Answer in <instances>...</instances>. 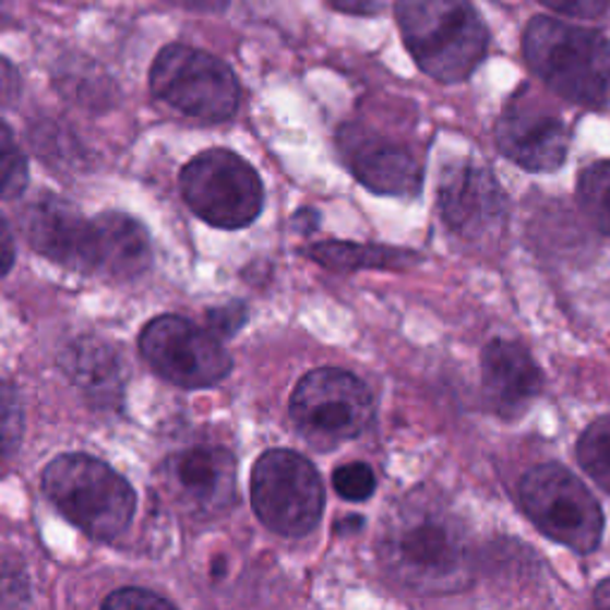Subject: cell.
Masks as SVG:
<instances>
[{
    "instance_id": "obj_1",
    "label": "cell",
    "mask_w": 610,
    "mask_h": 610,
    "mask_svg": "<svg viewBox=\"0 0 610 610\" xmlns=\"http://www.w3.org/2000/svg\"><path fill=\"white\" fill-rule=\"evenodd\" d=\"M380 563L404 589L451 594L470 579V543L458 515L436 494L412 491L380 529Z\"/></svg>"
},
{
    "instance_id": "obj_2",
    "label": "cell",
    "mask_w": 610,
    "mask_h": 610,
    "mask_svg": "<svg viewBox=\"0 0 610 610\" xmlns=\"http://www.w3.org/2000/svg\"><path fill=\"white\" fill-rule=\"evenodd\" d=\"M400 36L415 64L441 84H458L485 60L487 24L473 0H396Z\"/></svg>"
},
{
    "instance_id": "obj_3",
    "label": "cell",
    "mask_w": 610,
    "mask_h": 610,
    "mask_svg": "<svg viewBox=\"0 0 610 610\" xmlns=\"http://www.w3.org/2000/svg\"><path fill=\"white\" fill-rule=\"evenodd\" d=\"M523 53L558 96L584 108L610 106V41L601 32L537 15L523 34Z\"/></svg>"
},
{
    "instance_id": "obj_4",
    "label": "cell",
    "mask_w": 610,
    "mask_h": 610,
    "mask_svg": "<svg viewBox=\"0 0 610 610\" xmlns=\"http://www.w3.org/2000/svg\"><path fill=\"white\" fill-rule=\"evenodd\" d=\"M44 491L72 525L103 541L124 535L136 513L132 485L86 453H68L50 463L44 470Z\"/></svg>"
},
{
    "instance_id": "obj_5",
    "label": "cell",
    "mask_w": 610,
    "mask_h": 610,
    "mask_svg": "<svg viewBox=\"0 0 610 610\" xmlns=\"http://www.w3.org/2000/svg\"><path fill=\"white\" fill-rule=\"evenodd\" d=\"M289 412L310 446L330 451L368 430L374 400L356 374L318 368L298 382Z\"/></svg>"
},
{
    "instance_id": "obj_6",
    "label": "cell",
    "mask_w": 610,
    "mask_h": 610,
    "mask_svg": "<svg viewBox=\"0 0 610 610\" xmlns=\"http://www.w3.org/2000/svg\"><path fill=\"white\" fill-rule=\"evenodd\" d=\"M523 511L543 537L577 553L601 543L603 513L591 491L563 465H539L521 482Z\"/></svg>"
},
{
    "instance_id": "obj_7",
    "label": "cell",
    "mask_w": 610,
    "mask_h": 610,
    "mask_svg": "<svg viewBox=\"0 0 610 610\" xmlns=\"http://www.w3.org/2000/svg\"><path fill=\"white\" fill-rule=\"evenodd\" d=\"M151 91L167 106L205 122L229 120L241 100L229 64L184 44L163 48L153 60Z\"/></svg>"
},
{
    "instance_id": "obj_8",
    "label": "cell",
    "mask_w": 610,
    "mask_h": 610,
    "mask_svg": "<svg viewBox=\"0 0 610 610\" xmlns=\"http://www.w3.org/2000/svg\"><path fill=\"white\" fill-rule=\"evenodd\" d=\"M251 503L261 523L282 537L313 531L324 511V487L308 458L296 451H265L251 473Z\"/></svg>"
},
{
    "instance_id": "obj_9",
    "label": "cell",
    "mask_w": 610,
    "mask_h": 610,
    "mask_svg": "<svg viewBox=\"0 0 610 610\" xmlns=\"http://www.w3.org/2000/svg\"><path fill=\"white\" fill-rule=\"evenodd\" d=\"M179 187L191 211L219 229L249 227L265 203L261 177L227 148L199 153L181 170Z\"/></svg>"
},
{
    "instance_id": "obj_10",
    "label": "cell",
    "mask_w": 610,
    "mask_h": 610,
    "mask_svg": "<svg viewBox=\"0 0 610 610\" xmlns=\"http://www.w3.org/2000/svg\"><path fill=\"white\" fill-rule=\"evenodd\" d=\"M139 348L160 378L184 388L215 386L231 372V358L217 336L177 315L151 320Z\"/></svg>"
},
{
    "instance_id": "obj_11",
    "label": "cell",
    "mask_w": 610,
    "mask_h": 610,
    "mask_svg": "<svg viewBox=\"0 0 610 610\" xmlns=\"http://www.w3.org/2000/svg\"><path fill=\"white\" fill-rule=\"evenodd\" d=\"M441 219L467 241L494 237L505 225V193L485 165L461 160L448 165L439 181Z\"/></svg>"
},
{
    "instance_id": "obj_12",
    "label": "cell",
    "mask_w": 610,
    "mask_h": 610,
    "mask_svg": "<svg viewBox=\"0 0 610 610\" xmlns=\"http://www.w3.org/2000/svg\"><path fill=\"white\" fill-rule=\"evenodd\" d=\"M336 144L362 187L386 196H418L422 165L406 146L358 124L342 127Z\"/></svg>"
},
{
    "instance_id": "obj_13",
    "label": "cell",
    "mask_w": 610,
    "mask_h": 610,
    "mask_svg": "<svg viewBox=\"0 0 610 610\" xmlns=\"http://www.w3.org/2000/svg\"><path fill=\"white\" fill-rule=\"evenodd\" d=\"M497 146L529 172H553L567 158L570 132L558 115L513 100L497 122Z\"/></svg>"
},
{
    "instance_id": "obj_14",
    "label": "cell",
    "mask_w": 610,
    "mask_h": 610,
    "mask_svg": "<svg viewBox=\"0 0 610 610\" xmlns=\"http://www.w3.org/2000/svg\"><path fill=\"white\" fill-rule=\"evenodd\" d=\"M24 237L34 249L62 267L91 272V219L58 196L34 201L22 217Z\"/></svg>"
},
{
    "instance_id": "obj_15",
    "label": "cell",
    "mask_w": 610,
    "mask_h": 610,
    "mask_svg": "<svg viewBox=\"0 0 610 610\" xmlns=\"http://www.w3.org/2000/svg\"><path fill=\"white\" fill-rule=\"evenodd\" d=\"M170 477L184 505L201 515L225 513L237 499V461L223 446H193L179 453Z\"/></svg>"
},
{
    "instance_id": "obj_16",
    "label": "cell",
    "mask_w": 610,
    "mask_h": 610,
    "mask_svg": "<svg viewBox=\"0 0 610 610\" xmlns=\"http://www.w3.org/2000/svg\"><path fill=\"white\" fill-rule=\"evenodd\" d=\"M482 382L501 418H521L541 392V370L523 344L494 339L482 350Z\"/></svg>"
},
{
    "instance_id": "obj_17",
    "label": "cell",
    "mask_w": 610,
    "mask_h": 610,
    "mask_svg": "<svg viewBox=\"0 0 610 610\" xmlns=\"http://www.w3.org/2000/svg\"><path fill=\"white\" fill-rule=\"evenodd\" d=\"M60 362L91 406L103 410L120 406L127 388V360L117 346L96 336H82L64 348Z\"/></svg>"
},
{
    "instance_id": "obj_18",
    "label": "cell",
    "mask_w": 610,
    "mask_h": 610,
    "mask_svg": "<svg viewBox=\"0 0 610 610\" xmlns=\"http://www.w3.org/2000/svg\"><path fill=\"white\" fill-rule=\"evenodd\" d=\"M91 272L112 279H134L151 267L146 227L124 213H100L91 219Z\"/></svg>"
},
{
    "instance_id": "obj_19",
    "label": "cell",
    "mask_w": 610,
    "mask_h": 610,
    "mask_svg": "<svg viewBox=\"0 0 610 610\" xmlns=\"http://www.w3.org/2000/svg\"><path fill=\"white\" fill-rule=\"evenodd\" d=\"M310 261H315L330 270H404L422 258L412 251L404 249H388V246H362V243H346V241H324L310 246L303 251Z\"/></svg>"
},
{
    "instance_id": "obj_20",
    "label": "cell",
    "mask_w": 610,
    "mask_h": 610,
    "mask_svg": "<svg viewBox=\"0 0 610 610\" xmlns=\"http://www.w3.org/2000/svg\"><path fill=\"white\" fill-rule=\"evenodd\" d=\"M577 458L584 473L610 494V415L584 430L577 441Z\"/></svg>"
},
{
    "instance_id": "obj_21",
    "label": "cell",
    "mask_w": 610,
    "mask_h": 610,
    "mask_svg": "<svg viewBox=\"0 0 610 610\" xmlns=\"http://www.w3.org/2000/svg\"><path fill=\"white\" fill-rule=\"evenodd\" d=\"M60 88L64 91V96L80 100L82 106H91V103L108 106L110 96L115 94L108 74H103L96 64H91L88 60H82L80 64L74 62L64 64L60 76Z\"/></svg>"
},
{
    "instance_id": "obj_22",
    "label": "cell",
    "mask_w": 610,
    "mask_h": 610,
    "mask_svg": "<svg viewBox=\"0 0 610 610\" xmlns=\"http://www.w3.org/2000/svg\"><path fill=\"white\" fill-rule=\"evenodd\" d=\"M577 196L582 211L610 237V160L596 163L582 172Z\"/></svg>"
},
{
    "instance_id": "obj_23",
    "label": "cell",
    "mask_w": 610,
    "mask_h": 610,
    "mask_svg": "<svg viewBox=\"0 0 610 610\" xmlns=\"http://www.w3.org/2000/svg\"><path fill=\"white\" fill-rule=\"evenodd\" d=\"M27 158L10 127L0 120V199H17L27 189Z\"/></svg>"
},
{
    "instance_id": "obj_24",
    "label": "cell",
    "mask_w": 610,
    "mask_h": 610,
    "mask_svg": "<svg viewBox=\"0 0 610 610\" xmlns=\"http://www.w3.org/2000/svg\"><path fill=\"white\" fill-rule=\"evenodd\" d=\"M24 434V408L15 386L0 380V458L15 453Z\"/></svg>"
},
{
    "instance_id": "obj_25",
    "label": "cell",
    "mask_w": 610,
    "mask_h": 610,
    "mask_svg": "<svg viewBox=\"0 0 610 610\" xmlns=\"http://www.w3.org/2000/svg\"><path fill=\"white\" fill-rule=\"evenodd\" d=\"M29 603V577L22 561L10 551L0 549V608Z\"/></svg>"
},
{
    "instance_id": "obj_26",
    "label": "cell",
    "mask_w": 610,
    "mask_h": 610,
    "mask_svg": "<svg viewBox=\"0 0 610 610\" xmlns=\"http://www.w3.org/2000/svg\"><path fill=\"white\" fill-rule=\"evenodd\" d=\"M332 485L346 501H368L378 489V477L366 463H346L334 470Z\"/></svg>"
},
{
    "instance_id": "obj_27",
    "label": "cell",
    "mask_w": 610,
    "mask_h": 610,
    "mask_svg": "<svg viewBox=\"0 0 610 610\" xmlns=\"http://www.w3.org/2000/svg\"><path fill=\"white\" fill-rule=\"evenodd\" d=\"M103 608L108 610H134V608H175L172 601H167L165 596L148 591V589H117L112 591L106 601H103Z\"/></svg>"
},
{
    "instance_id": "obj_28",
    "label": "cell",
    "mask_w": 610,
    "mask_h": 610,
    "mask_svg": "<svg viewBox=\"0 0 610 610\" xmlns=\"http://www.w3.org/2000/svg\"><path fill=\"white\" fill-rule=\"evenodd\" d=\"M537 3L553 12H561V15L567 17L594 20L603 15L610 5V0H537Z\"/></svg>"
},
{
    "instance_id": "obj_29",
    "label": "cell",
    "mask_w": 610,
    "mask_h": 610,
    "mask_svg": "<svg viewBox=\"0 0 610 610\" xmlns=\"http://www.w3.org/2000/svg\"><path fill=\"white\" fill-rule=\"evenodd\" d=\"M207 322H211V330L215 336H231L246 322V308L243 303L215 308L207 313Z\"/></svg>"
},
{
    "instance_id": "obj_30",
    "label": "cell",
    "mask_w": 610,
    "mask_h": 610,
    "mask_svg": "<svg viewBox=\"0 0 610 610\" xmlns=\"http://www.w3.org/2000/svg\"><path fill=\"white\" fill-rule=\"evenodd\" d=\"M17 96H20V74L5 58H0V108L10 106Z\"/></svg>"
},
{
    "instance_id": "obj_31",
    "label": "cell",
    "mask_w": 610,
    "mask_h": 610,
    "mask_svg": "<svg viewBox=\"0 0 610 610\" xmlns=\"http://www.w3.org/2000/svg\"><path fill=\"white\" fill-rule=\"evenodd\" d=\"M330 5L348 15H380L388 0H330Z\"/></svg>"
},
{
    "instance_id": "obj_32",
    "label": "cell",
    "mask_w": 610,
    "mask_h": 610,
    "mask_svg": "<svg viewBox=\"0 0 610 610\" xmlns=\"http://www.w3.org/2000/svg\"><path fill=\"white\" fill-rule=\"evenodd\" d=\"M12 265H15V241H12L5 217L0 215V279L8 275Z\"/></svg>"
},
{
    "instance_id": "obj_33",
    "label": "cell",
    "mask_w": 610,
    "mask_h": 610,
    "mask_svg": "<svg viewBox=\"0 0 610 610\" xmlns=\"http://www.w3.org/2000/svg\"><path fill=\"white\" fill-rule=\"evenodd\" d=\"M177 8L189 10V12H201V15H217L225 12L229 0H170Z\"/></svg>"
},
{
    "instance_id": "obj_34",
    "label": "cell",
    "mask_w": 610,
    "mask_h": 610,
    "mask_svg": "<svg viewBox=\"0 0 610 610\" xmlns=\"http://www.w3.org/2000/svg\"><path fill=\"white\" fill-rule=\"evenodd\" d=\"M594 603H596V606H601V608H610V579L601 582L599 587H596Z\"/></svg>"
}]
</instances>
